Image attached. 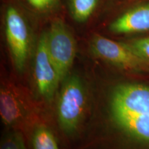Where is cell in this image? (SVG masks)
I'll return each mask as SVG.
<instances>
[{
    "label": "cell",
    "mask_w": 149,
    "mask_h": 149,
    "mask_svg": "<svg viewBox=\"0 0 149 149\" xmlns=\"http://www.w3.org/2000/svg\"><path fill=\"white\" fill-rule=\"evenodd\" d=\"M86 103L84 86L80 78L71 75L64 79L57 102V116L61 129L74 133L82 120Z\"/></svg>",
    "instance_id": "obj_1"
},
{
    "label": "cell",
    "mask_w": 149,
    "mask_h": 149,
    "mask_svg": "<svg viewBox=\"0 0 149 149\" xmlns=\"http://www.w3.org/2000/svg\"><path fill=\"white\" fill-rule=\"evenodd\" d=\"M46 46L51 61L61 81L67 77L77 53L72 33L61 19H55L46 32Z\"/></svg>",
    "instance_id": "obj_2"
},
{
    "label": "cell",
    "mask_w": 149,
    "mask_h": 149,
    "mask_svg": "<svg viewBox=\"0 0 149 149\" xmlns=\"http://www.w3.org/2000/svg\"><path fill=\"white\" fill-rule=\"evenodd\" d=\"M5 33L9 51L15 66L23 71L31 49V31L23 13L14 5L5 10Z\"/></svg>",
    "instance_id": "obj_3"
},
{
    "label": "cell",
    "mask_w": 149,
    "mask_h": 149,
    "mask_svg": "<svg viewBox=\"0 0 149 149\" xmlns=\"http://www.w3.org/2000/svg\"><path fill=\"white\" fill-rule=\"evenodd\" d=\"M93 55L121 69L148 72L149 64L135 55L125 42H117L100 35H95L90 42Z\"/></svg>",
    "instance_id": "obj_4"
},
{
    "label": "cell",
    "mask_w": 149,
    "mask_h": 149,
    "mask_svg": "<svg viewBox=\"0 0 149 149\" xmlns=\"http://www.w3.org/2000/svg\"><path fill=\"white\" fill-rule=\"evenodd\" d=\"M113 118L149 113V87L136 84L117 86L111 100Z\"/></svg>",
    "instance_id": "obj_5"
},
{
    "label": "cell",
    "mask_w": 149,
    "mask_h": 149,
    "mask_svg": "<svg viewBox=\"0 0 149 149\" xmlns=\"http://www.w3.org/2000/svg\"><path fill=\"white\" fill-rule=\"evenodd\" d=\"M35 77L40 95L50 102L55 95L60 80L51 61L46 46V32L43 33L37 44L34 61Z\"/></svg>",
    "instance_id": "obj_6"
},
{
    "label": "cell",
    "mask_w": 149,
    "mask_h": 149,
    "mask_svg": "<svg viewBox=\"0 0 149 149\" xmlns=\"http://www.w3.org/2000/svg\"><path fill=\"white\" fill-rule=\"evenodd\" d=\"M109 30L118 35L149 32V2L128 9L111 22Z\"/></svg>",
    "instance_id": "obj_7"
},
{
    "label": "cell",
    "mask_w": 149,
    "mask_h": 149,
    "mask_svg": "<svg viewBox=\"0 0 149 149\" xmlns=\"http://www.w3.org/2000/svg\"><path fill=\"white\" fill-rule=\"evenodd\" d=\"M0 114L3 123L7 126L18 123L25 114L23 102L6 87H2L0 91Z\"/></svg>",
    "instance_id": "obj_8"
},
{
    "label": "cell",
    "mask_w": 149,
    "mask_h": 149,
    "mask_svg": "<svg viewBox=\"0 0 149 149\" xmlns=\"http://www.w3.org/2000/svg\"><path fill=\"white\" fill-rule=\"evenodd\" d=\"M113 120L128 137L149 146V113L131 117H115Z\"/></svg>",
    "instance_id": "obj_9"
},
{
    "label": "cell",
    "mask_w": 149,
    "mask_h": 149,
    "mask_svg": "<svg viewBox=\"0 0 149 149\" xmlns=\"http://www.w3.org/2000/svg\"><path fill=\"white\" fill-rule=\"evenodd\" d=\"M69 13L74 21L87 22L97 8L100 0H67Z\"/></svg>",
    "instance_id": "obj_10"
},
{
    "label": "cell",
    "mask_w": 149,
    "mask_h": 149,
    "mask_svg": "<svg viewBox=\"0 0 149 149\" xmlns=\"http://www.w3.org/2000/svg\"><path fill=\"white\" fill-rule=\"evenodd\" d=\"M32 143L33 149H59L53 134L44 126H39L35 130Z\"/></svg>",
    "instance_id": "obj_11"
},
{
    "label": "cell",
    "mask_w": 149,
    "mask_h": 149,
    "mask_svg": "<svg viewBox=\"0 0 149 149\" xmlns=\"http://www.w3.org/2000/svg\"><path fill=\"white\" fill-rule=\"evenodd\" d=\"M125 44L135 55L149 64V37L134 39Z\"/></svg>",
    "instance_id": "obj_12"
},
{
    "label": "cell",
    "mask_w": 149,
    "mask_h": 149,
    "mask_svg": "<svg viewBox=\"0 0 149 149\" xmlns=\"http://www.w3.org/2000/svg\"><path fill=\"white\" fill-rule=\"evenodd\" d=\"M0 149H26L21 134L12 132L4 135L1 141Z\"/></svg>",
    "instance_id": "obj_13"
},
{
    "label": "cell",
    "mask_w": 149,
    "mask_h": 149,
    "mask_svg": "<svg viewBox=\"0 0 149 149\" xmlns=\"http://www.w3.org/2000/svg\"><path fill=\"white\" fill-rule=\"evenodd\" d=\"M30 6L40 13H48L58 8L61 0H26Z\"/></svg>",
    "instance_id": "obj_14"
}]
</instances>
